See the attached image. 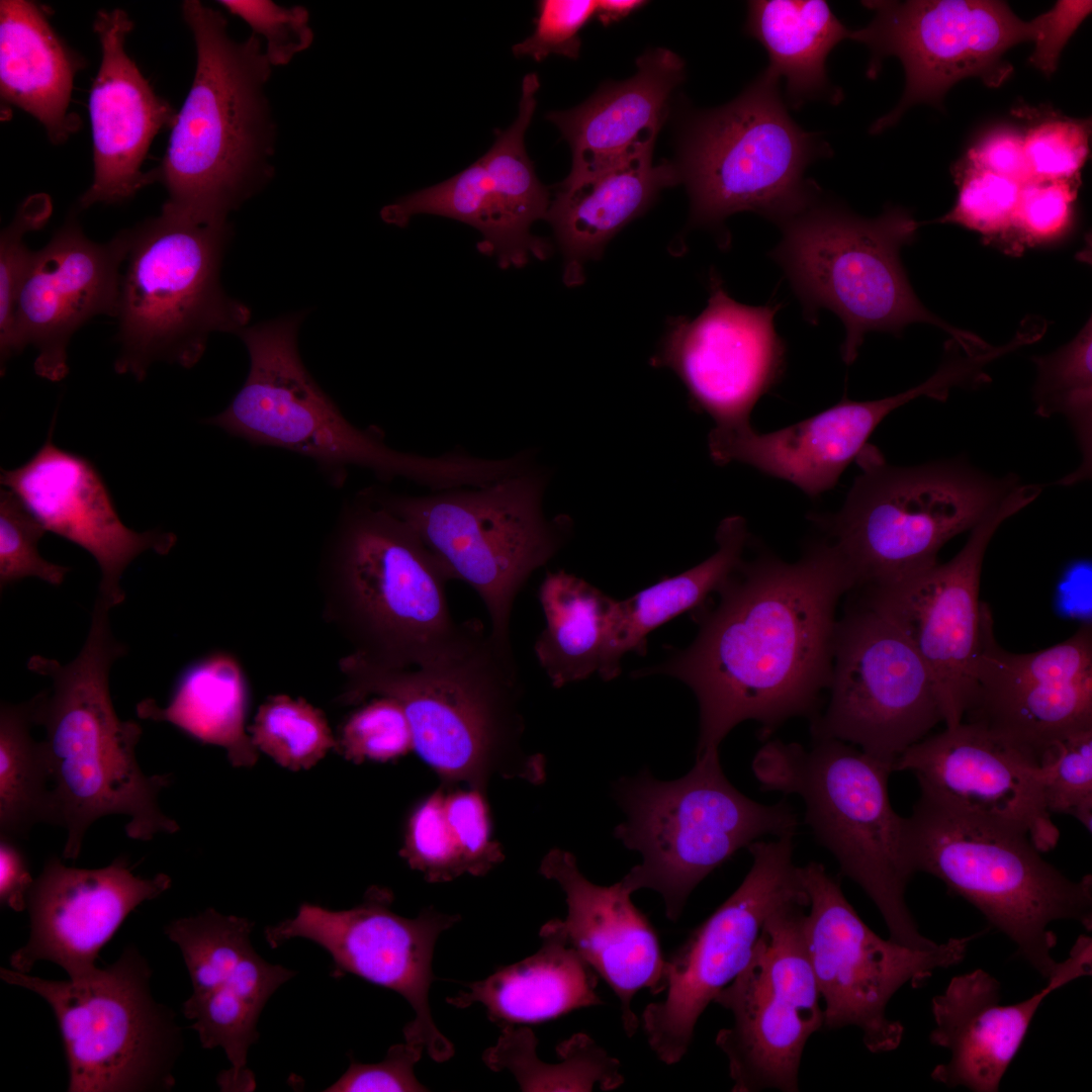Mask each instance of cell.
<instances>
[{"instance_id": "obj_1", "label": "cell", "mask_w": 1092, "mask_h": 1092, "mask_svg": "<svg viewBox=\"0 0 1092 1092\" xmlns=\"http://www.w3.org/2000/svg\"><path fill=\"white\" fill-rule=\"evenodd\" d=\"M854 589L830 541L812 545L793 563L771 556L743 560L716 592L718 604L698 613L694 641L632 676L668 675L693 691L700 717L696 755L719 750L747 720L767 736L791 718L813 719L831 679L836 606Z\"/></svg>"}, {"instance_id": "obj_2", "label": "cell", "mask_w": 1092, "mask_h": 1092, "mask_svg": "<svg viewBox=\"0 0 1092 1092\" xmlns=\"http://www.w3.org/2000/svg\"><path fill=\"white\" fill-rule=\"evenodd\" d=\"M110 609L97 598L85 644L71 662L40 655L27 662L30 671L52 681L32 702L34 723L46 730L41 745L54 825L67 830L63 859L78 858L88 828L107 815L126 816V835L135 840L179 830L158 801L170 775L143 772L135 755L142 727L120 720L113 707L110 668L126 648L112 635Z\"/></svg>"}, {"instance_id": "obj_3", "label": "cell", "mask_w": 1092, "mask_h": 1092, "mask_svg": "<svg viewBox=\"0 0 1092 1092\" xmlns=\"http://www.w3.org/2000/svg\"><path fill=\"white\" fill-rule=\"evenodd\" d=\"M340 667L347 677L340 701L370 696L395 700L408 721L414 751L444 786L486 793L494 778L541 785L546 760L525 752L522 687L514 655L488 632L467 650L415 667H393L354 652Z\"/></svg>"}, {"instance_id": "obj_4", "label": "cell", "mask_w": 1092, "mask_h": 1092, "mask_svg": "<svg viewBox=\"0 0 1092 1092\" xmlns=\"http://www.w3.org/2000/svg\"><path fill=\"white\" fill-rule=\"evenodd\" d=\"M182 14L195 40V74L152 173L167 191L163 211L199 223L228 222L269 175L272 125L263 88L271 64L260 37L235 41L218 11L187 0Z\"/></svg>"}, {"instance_id": "obj_5", "label": "cell", "mask_w": 1092, "mask_h": 1092, "mask_svg": "<svg viewBox=\"0 0 1092 1092\" xmlns=\"http://www.w3.org/2000/svg\"><path fill=\"white\" fill-rule=\"evenodd\" d=\"M299 323L300 316L290 315L240 332L250 355L247 379L229 406L207 424L255 444L309 457L337 477L357 466L383 480L406 478L431 490L486 481L484 458L460 450L434 457L402 452L390 448L378 432L353 426L302 364Z\"/></svg>"}, {"instance_id": "obj_6", "label": "cell", "mask_w": 1092, "mask_h": 1092, "mask_svg": "<svg viewBox=\"0 0 1092 1092\" xmlns=\"http://www.w3.org/2000/svg\"><path fill=\"white\" fill-rule=\"evenodd\" d=\"M904 839L914 873L930 874L975 906L1017 946L1021 958L1049 979L1056 920L1092 929V877H1066L1041 856L1029 836L959 811L920 790L904 817Z\"/></svg>"}, {"instance_id": "obj_7", "label": "cell", "mask_w": 1092, "mask_h": 1092, "mask_svg": "<svg viewBox=\"0 0 1092 1092\" xmlns=\"http://www.w3.org/2000/svg\"><path fill=\"white\" fill-rule=\"evenodd\" d=\"M762 791L796 795L805 824L837 860L842 875L875 903L889 938L915 949L938 943L923 936L905 894L912 870L904 817L893 809L888 781L893 764L837 739L799 743L769 740L752 760Z\"/></svg>"}, {"instance_id": "obj_8", "label": "cell", "mask_w": 1092, "mask_h": 1092, "mask_svg": "<svg viewBox=\"0 0 1092 1092\" xmlns=\"http://www.w3.org/2000/svg\"><path fill=\"white\" fill-rule=\"evenodd\" d=\"M548 474L529 466L477 486L424 495L370 490L377 503L408 524L449 579L468 584L489 618V637L512 654L514 603L530 576L568 542V516L547 518Z\"/></svg>"}, {"instance_id": "obj_9", "label": "cell", "mask_w": 1092, "mask_h": 1092, "mask_svg": "<svg viewBox=\"0 0 1092 1092\" xmlns=\"http://www.w3.org/2000/svg\"><path fill=\"white\" fill-rule=\"evenodd\" d=\"M918 226L901 207L864 218L820 195L780 225L782 238L770 258L783 269L807 321L815 323L822 309L840 318L844 363L855 360L867 333L899 335L912 323L934 325L963 343L981 340L931 313L914 293L900 251Z\"/></svg>"}, {"instance_id": "obj_10", "label": "cell", "mask_w": 1092, "mask_h": 1092, "mask_svg": "<svg viewBox=\"0 0 1092 1092\" xmlns=\"http://www.w3.org/2000/svg\"><path fill=\"white\" fill-rule=\"evenodd\" d=\"M615 796L626 820L614 836L642 855L621 880L634 893L651 889L676 921L694 889L736 851L766 835L796 834L797 813L785 800L756 802L725 776L719 750L696 755L693 768L673 781L649 770L621 779Z\"/></svg>"}, {"instance_id": "obj_11", "label": "cell", "mask_w": 1092, "mask_h": 1092, "mask_svg": "<svg viewBox=\"0 0 1092 1092\" xmlns=\"http://www.w3.org/2000/svg\"><path fill=\"white\" fill-rule=\"evenodd\" d=\"M841 510L824 519L830 542L849 567L855 589L886 583L937 563L942 546L972 530L1020 483L965 461L889 465L872 446L857 457Z\"/></svg>"}, {"instance_id": "obj_12", "label": "cell", "mask_w": 1092, "mask_h": 1092, "mask_svg": "<svg viewBox=\"0 0 1092 1092\" xmlns=\"http://www.w3.org/2000/svg\"><path fill=\"white\" fill-rule=\"evenodd\" d=\"M129 235L115 316L118 374L142 381L158 361L190 368L212 333L247 328L250 309L219 281L228 222L199 223L162 210Z\"/></svg>"}, {"instance_id": "obj_13", "label": "cell", "mask_w": 1092, "mask_h": 1092, "mask_svg": "<svg viewBox=\"0 0 1092 1092\" xmlns=\"http://www.w3.org/2000/svg\"><path fill=\"white\" fill-rule=\"evenodd\" d=\"M338 573L357 652L393 667H415L471 647L484 633L457 622L450 580L414 529L375 500L370 490L349 510Z\"/></svg>"}, {"instance_id": "obj_14", "label": "cell", "mask_w": 1092, "mask_h": 1092, "mask_svg": "<svg viewBox=\"0 0 1092 1092\" xmlns=\"http://www.w3.org/2000/svg\"><path fill=\"white\" fill-rule=\"evenodd\" d=\"M780 84L762 72L736 99L689 123L676 166L693 223L717 226L751 211L781 225L820 195L805 172L831 149L792 118Z\"/></svg>"}, {"instance_id": "obj_15", "label": "cell", "mask_w": 1092, "mask_h": 1092, "mask_svg": "<svg viewBox=\"0 0 1092 1092\" xmlns=\"http://www.w3.org/2000/svg\"><path fill=\"white\" fill-rule=\"evenodd\" d=\"M0 977L51 1006L64 1043L69 1092H160L175 1086L181 1029L175 1014L155 999L152 969L134 945L79 980H48L6 968Z\"/></svg>"}, {"instance_id": "obj_16", "label": "cell", "mask_w": 1092, "mask_h": 1092, "mask_svg": "<svg viewBox=\"0 0 1092 1092\" xmlns=\"http://www.w3.org/2000/svg\"><path fill=\"white\" fill-rule=\"evenodd\" d=\"M809 900L804 935L823 1002V1026H855L875 1054L896 1050L903 1025L887 1016V1007L903 986L920 987L937 969L960 964L978 933L951 937L932 949H915L883 939L858 916L840 883L825 867H801Z\"/></svg>"}, {"instance_id": "obj_17", "label": "cell", "mask_w": 1092, "mask_h": 1092, "mask_svg": "<svg viewBox=\"0 0 1092 1092\" xmlns=\"http://www.w3.org/2000/svg\"><path fill=\"white\" fill-rule=\"evenodd\" d=\"M874 12L872 21L850 30L849 39L871 53L867 69L875 78L886 58H897L904 69L905 88L897 106L877 119L870 131L894 125L913 105H938L957 82L980 78L998 87L1013 68L1004 55L1012 47L1039 41L1045 12L1029 21L1020 19L1004 1L910 0L862 1Z\"/></svg>"}, {"instance_id": "obj_18", "label": "cell", "mask_w": 1092, "mask_h": 1092, "mask_svg": "<svg viewBox=\"0 0 1092 1092\" xmlns=\"http://www.w3.org/2000/svg\"><path fill=\"white\" fill-rule=\"evenodd\" d=\"M807 907L793 903L770 915L748 964L714 1000L733 1015L716 1044L734 1092L799 1090L806 1042L824 1022L804 935Z\"/></svg>"}, {"instance_id": "obj_19", "label": "cell", "mask_w": 1092, "mask_h": 1092, "mask_svg": "<svg viewBox=\"0 0 1092 1092\" xmlns=\"http://www.w3.org/2000/svg\"><path fill=\"white\" fill-rule=\"evenodd\" d=\"M794 837L752 842V864L739 887L666 959L664 999L648 1004L641 1018L664 1064L684 1058L700 1016L746 967L766 919L789 904L808 906Z\"/></svg>"}, {"instance_id": "obj_20", "label": "cell", "mask_w": 1092, "mask_h": 1092, "mask_svg": "<svg viewBox=\"0 0 1092 1092\" xmlns=\"http://www.w3.org/2000/svg\"><path fill=\"white\" fill-rule=\"evenodd\" d=\"M830 697L813 740L837 739L894 764L942 721L930 670L908 639L862 603L837 621Z\"/></svg>"}, {"instance_id": "obj_21", "label": "cell", "mask_w": 1092, "mask_h": 1092, "mask_svg": "<svg viewBox=\"0 0 1092 1092\" xmlns=\"http://www.w3.org/2000/svg\"><path fill=\"white\" fill-rule=\"evenodd\" d=\"M1036 484H1019L970 533L943 564L863 587L860 603L892 623L913 645L932 675L945 728L964 721L976 692L974 664L983 618L979 600L987 547L1000 525L1033 502Z\"/></svg>"}, {"instance_id": "obj_22", "label": "cell", "mask_w": 1092, "mask_h": 1092, "mask_svg": "<svg viewBox=\"0 0 1092 1092\" xmlns=\"http://www.w3.org/2000/svg\"><path fill=\"white\" fill-rule=\"evenodd\" d=\"M392 902L391 891L372 886L348 910L305 903L294 917L267 927L265 938L274 948L292 938L308 939L331 956L334 975L351 974L398 993L415 1012L403 1027L404 1040L422 1044L432 1060L444 1063L454 1045L432 1017V960L439 935L461 917L429 907L406 918L391 909Z\"/></svg>"}, {"instance_id": "obj_23", "label": "cell", "mask_w": 1092, "mask_h": 1092, "mask_svg": "<svg viewBox=\"0 0 1092 1092\" xmlns=\"http://www.w3.org/2000/svg\"><path fill=\"white\" fill-rule=\"evenodd\" d=\"M539 87L536 73L526 75L518 116L507 129L495 130L487 153L450 179L384 206L383 221L402 228L417 214L459 220L481 234L477 249L495 256L504 269L521 267L532 256L546 258L550 245L530 229L546 217L550 192L538 179L525 147Z\"/></svg>"}, {"instance_id": "obj_24", "label": "cell", "mask_w": 1092, "mask_h": 1092, "mask_svg": "<svg viewBox=\"0 0 1092 1092\" xmlns=\"http://www.w3.org/2000/svg\"><path fill=\"white\" fill-rule=\"evenodd\" d=\"M254 923L208 908L165 927L187 968L192 994L183 1003L204 1049L220 1048L231 1068L219 1074L222 1091H252L248 1053L258 1040L257 1023L275 991L295 972L265 961L254 949Z\"/></svg>"}, {"instance_id": "obj_25", "label": "cell", "mask_w": 1092, "mask_h": 1092, "mask_svg": "<svg viewBox=\"0 0 1092 1092\" xmlns=\"http://www.w3.org/2000/svg\"><path fill=\"white\" fill-rule=\"evenodd\" d=\"M706 308L694 320H673L656 367L673 370L693 402L715 422L717 432L747 427L756 401L776 385L786 345L775 328L781 303L751 306L728 295L712 275Z\"/></svg>"}, {"instance_id": "obj_26", "label": "cell", "mask_w": 1092, "mask_h": 1092, "mask_svg": "<svg viewBox=\"0 0 1092 1092\" xmlns=\"http://www.w3.org/2000/svg\"><path fill=\"white\" fill-rule=\"evenodd\" d=\"M976 692L967 711L976 722L1032 752L1055 739L1092 727V628L1031 653L997 642L990 607L983 603L981 643L974 664Z\"/></svg>"}, {"instance_id": "obj_27", "label": "cell", "mask_w": 1092, "mask_h": 1092, "mask_svg": "<svg viewBox=\"0 0 1092 1092\" xmlns=\"http://www.w3.org/2000/svg\"><path fill=\"white\" fill-rule=\"evenodd\" d=\"M893 770L913 772L942 803L1026 833L1040 852L1060 832L1043 799L1037 757L982 724L962 721L908 747Z\"/></svg>"}, {"instance_id": "obj_28", "label": "cell", "mask_w": 1092, "mask_h": 1092, "mask_svg": "<svg viewBox=\"0 0 1092 1092\" xmlns=\"http://www.w3.org/2000/svg\"><path fill=\"white\" fill-rule=\"evenodd\" d=\"M129 244V230L96 243L70 217L34 251L18 294L6 362L33 346L35 373L62 380L69 372L67 348L74 333L96 315L116 316Z\"/></svg>"}, {"instance_id": "obj_29", "label": "cell", "mask_w": 1092, "mask_h": 1092, "mask_svg": "<svg viewBox=\"0 0 1092 1092\" xmlns=\"http://www.w3.org/2000/svg\"><path fill=\"white\" fill-rule=\"evenodd\" d=\"M171 884L166 874L134 876L124 857L100 869L72 868L50 857L28 893L29 936L10 956L11 969L29 974L36 963L49 961L69 979L87 977L128 914Z\"/></svg>"}, {"instance_id": "obj_30", "label": "cell", "mask_w": 1092, "mask_h": 1092, "mask_svg": "<svg viewBox=\"0 0 1092 1092\" xmlns=\"http://www.w3.org/2000/svg\"><path fill=\"white\" fill-rule=\"evenodd\" d=\"M56 418L57 411L47 440L31 458L15 469L1 470V484L16 494L47 531L95 558L101 571L99 598L113 608L125 599L120 579L127 565L147 550L167 554L176 536L127 528L95 465L54 443Z\"/></svg>"}, {"instance_id": "obj_31", "label": "cell", "mask_w": 1092, "mask_h": 1092, "mask_svg": "<svg viewBox=\"0 0 1092 1092\" xmlns=\"http://www.w3.org/2000/svg\"><path fill=\"white\" fill-rule=\"evenodd\" d=\"M967 380L961 362L943 358L931 377L893 396L869 401L843 399L770 433H757L751 426L735 432L712 430L708 438L710 455L719 465L742 462L816 496L836 484L891 412L920 396L945 400L951 388L965 387Z\"/></svg>"}, {"instance_id": "obj_32", "label": "cell", "mask_w": 1092, "mask_h": 1092, "mask_svg": "<svg viewBox=\"0 0 1092 1092\" xmlns=\"http://www.w3.org/2000/svg\"><path fill=\"white\" fill-rule=\"evenodd\" d=\"M539 873L559 885L567 905L564 920L555 918L546 924L611 987L620 1000L624 1031L633 1036L639 1025L632 1009L635 994L648 989L657 995L666 988V959L656 930L621 881L611 886L594 884L567 850H549Z\"/></svg>"}, {"instance_id": "obj_33", "label": "cell", "mask_w": 1092, "mask_h": 1092, "mask_svg": "<svg viewBox=\"0 0 1092 1092\" xmlns=\"http://www.w3.org/2000/svg\"><path fill=\"white\" fill-rule=\"evenodd\" d=\"M1091 969V948L1076 942L1069 958L1057 964L1043 989L1012 1005L1001 1004L1000 983L984 970L953 977L945 991L931 1002L935 1027L930 1042L950 1052L949 1061L932 1070V1080L948 1088L999 1091L1044 998L1090 975Z\"/></svg>"}, {"instance_id": "obj_34", "label": "cell", "mask_w": 1092, "mask_h": 1092, "mask_svg": "<svg viewBox=\"0 0 1092 1092\" xmlns=\"http://www.w3.org/2000/svg\"><path fill=\"white\" fill-rule=\"evenodd\" d=\"M101 63L89 96L93 181L79 207L117 203L155 182L142 164L155 135L172 127L177 112L155 93L125 51L133 27L121 9L101 10L94 20Z\"/></svg>"}, {"instance_id": "obj_35", "label": "cell", "mask_w": 1092, "mask_h": 1092, "mask_svg": "<svg viewBox=\"0 0 1092 1092\" xmlns=\"http://www.w3.org/2000/svg\"><path fill=\"white\" fill-rule=\"evenodd\" d=\"M636 66L628 80L604 86L574 108L547 114L571 149L564 180H579L653 151L685 64L659 48L643 54Z\"/></svg>"}, {"instance_id": "obj_36", "label": "cell", "mask_w": 1092, "mask_h": 1092, "mask_svg": "<svg viewBox=\"0 0 1092 1092\" xmlns=\"http://www.w3.org/2000/svg\"><path fill=\"white\" fill-rule=\"evenodd\" d=\"M681 182L676 165H654L652 152L592 176L563 180L546 219L563 255V281L576 286L584 266L601 257L608 242L643 213L659 191Z\"/></svg>"}, {"instance_id": "obj_37", "label": "cell", "mask_w": 1092, "mask_h": 1092, "mask_svg": "<svg viewBox=\"0 0 1092 1092\" xmlns=\"http://www.w3.org/2000/svg\"><path fill=\"white\" fill-rule=\"evenodd\" d=\"M83 66L38 5L0 2L1 99L37 119L54 144L66 142L80 125L68 109L74 77Z\"/></svg>"}, {"instance_id": "obj_38", "label": "cell", "mask_w": 1092, "mask_h": 1092, "mask_svg": "<svg viewBox=\"0 0 1092 1092\" xmlns=\"http://www.w3.org/2000/svg\"><path fill=\"white\" fill-rule=\"evenodd\" d=\"M539 934L537 952L467 984L447 1003L457 1008L479 1003L499 1026L540 1023L604 1004L596 992L597 972L546 923Z\"/></svg>"}, {"instance_id": "obj_39", "label": "cell", "mask_w": 1092, "mask_h": 1092, "mask_svg": "<svg viewBox=\"0 0 1092 1092\" xmlns=\"http://www.w3.org/2000/svg\"><path fill=\"white\" fill-rule=\"evenodd\" d=\"M744 28L765 50L768 65L763 73L784 81L792 107L812 100L833 104L842 100V91L829 80L826 62L832 50L849 38L850 29L826 1H748Z\"/></svg>"}, {"instance_id": "obj_40", "label": "cell", "mask_w": 1092, "mask_h": 1092, "mask_svg": "<svg viewBox=\"0 0 1092 1092\" xmlns=\"http://www.w3.org/2000/svg\"><path fill=\"white\" fill-rule=\"evenodd\" d=\"M748 531L740 516L725 518L716 532L717 550L709 558L679 574L664 577L623 601H615L598 674L612 680L621 673L629 652L645 655L647 638L671 619L703 606L743 561Z\"/></svg>"}, {"instance_id": "obj_41", "label": "cell", "mask_w": 1092, "mask_h": 1092, "mask_svg": "<svg viewBox=\"0 0 1092 1092\" xmlns=\"http://www.w3.org/2000/svg\"><path fill=\"white\" fill-rule=\"evenodd\" d=\"M247 685L238 661L214 653L191 664L178 678L166 707L148 698L135 706L139 718L174 725L190 737L226 750L234 766L257 762L258 749L246 733Z\"/></svg>"}, {"instance_id": "obj_42", "label": "cell", "mask_w": 1092, "mask_h": 1092, "mask_svg": "<svg viewBox=\"0 0 1092 1092\" xmlns=\"http://www.w3.org/2000/svg\"><path fill=\"white\" fill-rule=\"evenodd\" d=\"M538 599L546 624L534 652L551 685L560 689L599 673L616 600L562 569L547 572Z\"/></svg>"}, {"instance_id": "obj_43", "label": "cell", "mask_w": 1092, "mask_h": 1092, "mask_svg": "<svg viewBox=\"0 0 1092 1092\" xmlns=\"http://www.w3.org/2000/svg\"><path fill=\"white\" fill-rule=\"evenodd\" d=\"M538 1039L526 1026L503 1025L496 1043L482 1056L495 1072L509 1070L522 1091H603L624 1083L621 1063L586 1033L578 1032L556 1048L561 1062L548 1064L536 1054Z\"/></svg>"}, {"instance_id": "obj_44", "label": "cell", "mask_w": 1092, "mask_h": 1092, "mask_svg": "<svg viewBox=\"0 0 1092 1092\" xmlns=\"http://www.w3.org/2000/svg\"><path fill=\"white\" fill-rule=\"evenodd\" d=\"M35 725L32 699L0 708V835L27 837L39 822L54 824L49 770Z\"/></svg>"}, {"instance_id": "obj_45", "label": "cell", "mask_w": 1092, "mask_h": 1092, "mask_svg": "<svg viewBox=\"0 0 1092 1092\" xmlns=\"http://www.w3.org/2000/svg\"><path fill=\"white\" fill-rule=\"evenodd\" d=\"M1092 328L1091 320L1067 345L1034 357L1037 379L1033 390L1035 412L1042 418L1062 415L1076 437L1082 461L1078 469L1059 480L1074 484L1092 470Z\"/></svg>"}, {"instance_id": "obj_46", "label": "cell", "mask_w": 1092, "mask_h": 1092, "mask_svg": "<svg viewBox=\"0 0 1092 1092\" xmlns=\"http://www.w3.org/2000/svg\"><path fill=\"white\" fill-rule=\"evenodd\" d=\"M250 731L258 750L292 770L310 768L337 747L324 713L285 695L271 697L259 708Z\"/></svg>"}, {"instance_id": "obj_47", "label": "cell", "mask_w": 1092, "mask_h": 1092, "mask_svg": "<svg viewBox=\"0 0 1092 1092\" xmlns=\"http://www.w3.org/2000/svg\"><path fill=\"white\" fill-rule=\"evenodd\" d=\"M1038 763L1048 811L1072 815L1091 831L1092 727L1050 742Z\"/></svg>"}, {"instance_id": "obj_48", "label": "cell", "mask_w": 1092, "mask_h": 1092, "mask_svg": "<svg viewBox=\"0 0 1092 1092\" xmlns=\"http://www.w3.org/2000/svg\"><path fill=\"white\" fill-rule=\"evenodd\" d=\"M400 855L430 883H444L468 874L458 840L448 821L444 788L421 799L407 815Z\"/></svg>"}, {"instance_id": "obj_49", "label": "cell", "mask_w": 1092, "mask_h": 1092, "mask_svg": "<svg viewBox=\"0 0 1092 1092\" xmlns=\"http://www.w3.org/2000/svg\"><path fill=\"white\" fill-rule=\"evenodd\" d=\"M960 174L957 202L938 220L962 224L989 237L1015 233V213L1022 184L967 162Z\"/></svg>"}, {"instance_id": "obj_50", "label": "cell", "mask_w": 1092, "mask_h": 1092, "mask_svg": "<svg viewBox=\"0 0 1092 1092\" xmlns=\"http://www.w3.org/2000/svg\"><path fill=\"white\" fill-rule=\"evenodd\" d=\"M336 749L355 763L387 762L414 751L411 727L402 708L391 698L373 699L347 719Z\"/></svg>"}, {"instance_id": "obj_51", "label": "cell", "mask_w": 1092, "mask_h": 1092, "mask_svg": "<svg viewBox=\"0 0 1092 1092\" xmlns=\"http://www.w3.org/2000/svg\"><path fill=\"white\" fill-rule=\"evenodd\" d=\"M48 532L11 490L0 491V587L25 577L60 585L70 568L52 563L38 553Z\"/></svg>"}, {"instance_id": "obj_52", "label": "cell", "mask_w": 1092, "mask_h": 1092, "mask_svg": "<svg viewBox=\"0 0 1092 1092\" xmlns=\"http://www.w3.org/2000/svg\"><path fill=\"white\" fill-rule=\"evenodd\" d=\"M51 198L43 194L27 197L18 207L12 221L0 237V355L1 373L12 338L16 302L21 285L31 264L34 251H30L24 237L41 229L52 213Z\"/></svg>"}, {"instance_id": "obj_53", "label": "cell", "mask_w": 1092, "mask_h": 1092, "mask_svg": "<svg viewBox=\"0 0 1092 1092\" xmlns=\"http://www.w3.org/2000/svg\"><path fill=\"white\" fill-rule=\"evenodd\" d=\"M1087 121L1050 117L1023 134V150L1031 180H1072L1087 159Z\"/></svg>"}, {"instance_id": "obj_54", "label": "cell", "mask_w": 1092, "mask_h": 1092, "mask_svg": "<svg viewBox=\"0 0 1092 1092\" xmlns=\"http://www.w3.org/2000/svg\"><path fill=\"white\" fill-rule=\"evenodd\" d=\"M445 811L464 855L468 875H486L504 858L502 845L492 837L485 793L472 788L444 786Z\"/></svg>"}, {"instance_id": "obj_55", "label": "cell", "mask_w": 1092, "mask_h": 1092, "mask_svg": "<svg viewBox=\"0 0 1092 1092\" xmlns=\"http://www.w3.org/2000/svg\"><path fill=\"white\" fill-rule=\"evenodd\" d=\"M219 3L246 21L256 36L265 39L271 66L288 64L313 40L308 12L302 6L282 7L272 1L223 0Z\"/></svg>"}, {"instance_id": "obj_56", "label": "cell", "mask_w": 1092, "mask_h": 1092, "mask_svg": "<svg viewBox=\"0 0 1092 1092\" xmlns=\"http://www.w3.org/2000/svg\"><path fill=\"white\" fill-rule=\"evenodd\" d=\"M596 7L597 1L593 0L538 1L534 31L513 47V54L529 56L537 62L551 55L577 59L581 46L579 31L595 16Z\"/></svg>"}, {"instance_id": "obj_57", "label": "cell", "mask_w": 1092, "mask_h": 1092, "mask_svg": "<svg viewBox=\"0 0 1092 1092\" xmlns=\"http://www.w3.org/2000/svg\"><path fill=\"white\" fill-rule=\"evenodd\" d=\"M1074 180H1031L1022 184L1014 229L1025 240L1049 241L1071 222L1076 195Z\"/></svg>"}, {"instance_id": "obj_58", "label": "cell", "mask_w": 1092, "mask_h": 1092, "mask_svg": "<svg viewBox=\"0 0 1092 1092\" xmlns=\"http://www.w3.org/2000/svg\"><path fill=\"white\" fill-rule=\"evenodd\" d=\"M425 1048L404 1040L391 1045L385 1058L375 1064L352 1062L348 1070L325 1091L329 1092H421L429 1090L415 1076L414 1068Z\"/></svg>"}, {"instance_id": "obj_59", "label": "cell", "mask_w": 1092, "mask_h": 1092, "mask_svg": "<svg viewBox=\"0 0 1092 1092\" xmlns=\"http://www.w3.org/2000/svg\"><path fill=\"white\" fill-rule=\"evenodd\" d=\"M967 163L1024 184L1029 181L1023 133L1008 126L984 134L969 151Z\"/></svg>"}, {"instance_id": "obj_60", "label": "cell", "mask_w": 1092, "mask_h": 1092, "mask_svg": "<svg viewBox=\"0 0 1092 1092\" xmlns=\"http://www.w3.org/2000/svg\"><path fill=\"white\" fill-rule=\"evenodd\" d=\"M1091 1H1058L1046 11V23L1043 35L1034 47L1029 59L1031 65L1050 76L1057 69L1061 52L1091 12Z\"/></svg>"}, {"instance_id": "obj_61", "label": "cell", "mask_w": 1092, "mask_h": 1092, "mask_svg": "<svg viewBox=\"0 0 1092 1092\" xmlns=\"http://www.w3.org/2000/svg\"><path fill=\"white\" fill-rule=\"evenodd\" d=\"M34 880L14 838L0 835V903L16 912L26 909Z\"/></svg>"}, {"instance_id": "obj_62", "label": "cell", "mask_w": 1092, "mask_h": 1092, "mask_svg": "<svg viewBox=\"0 0 1092 1092\" xmlns=\"http://www.w3.org/2000/svg\"><path fill=\"white\" fill-rule=\"evenodd\" d=\"M646 4L641 0H601L597 1L595 16L604 25L622 20L633 11Z\"/></svg>"}]
</instances>
